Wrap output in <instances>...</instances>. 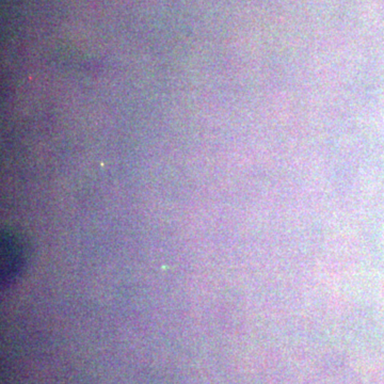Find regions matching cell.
I'll use <instances>...</instances> for the list:
<instances>
[{
    "instance_id": "obj_1",
    "label": "cell",
    "mask_w": 384,
    "mask_h": 384,
    "mask_svg": "<svg viewBox=\"0 0 384 384\" xmlns=\"http://www.w3.org/2000/svg\"><path fill=\"white\" fill-rule=\"evenodd\" d=\"M5 246H3V276H5V280L11 278L12 274H15L17 270L19 268L21 264V250H19V244L15 242V239L10 240L7 236L3 239Z\"/></svg>"
}]
</instances>
